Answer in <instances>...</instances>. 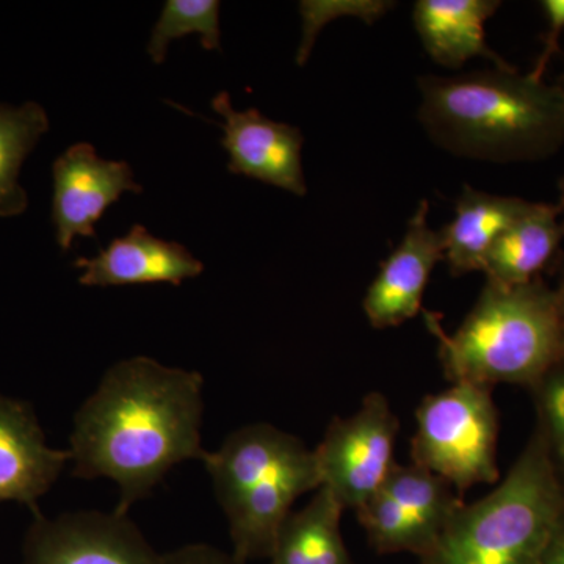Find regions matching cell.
Returning <instances> with one entry per match:
<instances>
[{
  "label": "cell",
  "instance_id": "1",
  "mask_svg": "<svg viewBox=\"0 0 564 564\" xmlns=\"http://www.w3.org/2000/svg\"><path fill=\"white\" fill-rule=\"evenodd\" d=\"M203 415L202 373L148 356L121 359L74 414L68 448L73 474L117 484L115 511L128 514L177 464L202 462Z\"/></svg>",
  "mask_w": 564,
  "mask_h": 564
},
{
  "label": "cell",
  "instance_id": "2",
  "mask_svg": "<svg viewBox=\"0 0 564 564\" xmlns=\"http://www.w3.org/2000/svg\"><path fill=\"white\" fill-rule=\"evenodd\" d=\"M419 120L456 158L511 163L543 161L564 144V90L518 69L423 76Z\"/></svg>",
  "mask_w": 564,
  "mask_h": 564
},
{
  "label": "cell",
  "instance_id": "3",
  "mask_svg": "<svg viewBox=\"0 0 564 564\" xmlns=\"http://www.w3.org/2000/svg\"><path fill=\"white\" fill-rule=\"evenodd\" d=\"M452 384H521L532 388L564 358L555 289L541 278L514 288L486 282L477 303L454 334L426 314Z\"/></svg>",
  "mask_w": 564,
  "mask_h": 564
},
{
  "label": "cell",
  "instance_id": "4",
  "mask_svg": "<svg viewBox=\"0 0 564 564\" xmlns=\"http://www.w3.org/2000/svg\"><path fill=\"white\" fill-rule=\"evenodd\" d=\"M202 463L242 564L269 560L293 503L322 486L314 448L270 423L240 426Z\"/></svg>",
  "mask_w": 564,
  "mask_h": 564
},
{
  "label": "cell",
  "instance_id": "5",
  "mask_svg": "<svg viewBox=\"0 0 564 564\" xmlns=\"http://www.w3.org/2000/svg\"><path fill=\"white\" fill-rule=\"evenodd\" d=\"M564 511V481L534 429L502 484L464 503L421 564H538Z\"/></svg>",
  "mask_w": 564,
  "mask_h": 564
},
{
  "label": "cell",
  "instance_id": "6",
  "mask_svg": "<svg viewBox=\"0 0 564 564\" xmlns=\"http://www.w3.org/2000/svg\"><path fill=\"white\" fill-rule=\"evenodd\" d=\"M499 413L492 388L455 383L423 397L415 411L411 459L463 496L475 485L499 480Z\"/></svg>",
  "mask_w": 564,
  "mask_h": 564
},
{
  "label": "cell",
  "instance_id": "7",
  "mask_svg": "<svg viewBox=\"0 0 564 564\" xmlns=\"http://www.w3.org/2000/svg\"><path fill=\"white\" fill-rule=\"evenodd\" d=\"M400 423L388 397L367 393L350 417H336L314 448L322 486L332 491L344 510H359L380 491L395 466Z\"/></svg>",
  "mask_w": 564,
  "mask_h": 564
},
{
  "label": "cell",
  "instance_id": "8",
  "mask_svg": "<svg viewBox=\"0 0 564 564\" xmlns=\"http://www.w3.org/2000/svg\"><path fill=\"white\" fill-rule=\"evenodd\" d=\"M24 564H163L129 514L74 511L35 514L24 541Z\"/></svg>",
  "mask_w": 564,
  "mask_h": 564
},
{
  "label": "cell",
  "instance_id": "9",
  "mask_svg": "<svg viewBox=\"0 0 564 564\" xmlns=\"http://www.w3.org/2000/svg\"><path fill=\"white\" fill-rule=\"evenodd\" d=\"M51 220L58 247L69 251L76 237H96V223L126 192L141 193L128 162L106 161L90 143H77L52 165Z\"/></svg>",
  "mask_w": 564,
  "mask_h": 564
},
{
  "label": "cell",
  "instance_id": "10",
  "mask_svg": "<svg viewBox=\"0 0 564 564\" xmlns=\"http://www.w3.org/2000/svg\"><path fill=\"white\" fill-rule=\"evenodd\" d=\"M212 109L223 118L221 144L229 154V172L306 195L304 137L299 128L269 120L256 109L237 111L226 91L215 96Z\"/></svg>",
  "mask_w": 564,
  "mask_h": 564
},
{
  "label": "cell",
  "instance_id": "11",
  "mask_svg": "<svg viewBox=\"0 0 564 564\" xmlns=\"http://www.w3.org/2000/svg\"><path fill=\"white\" fill-rule=\"evenodd\" d=\"M429 214L430 204L423 199L408 223L402 242L381 263L367 289L362 310L373 328H395L422 311L430 276L445 254L443 232L430 228Z\"/></svg>",
  "mask_w": 564,
  "mask_h": 564
},
{
  "label": "cell",
  "instance_id": "12",
  "mask_svg": "<svg viewBox=\"0 0 564 564\" xmlns=\"http://www.w3.org/2000/svg\"><path fill=\"white\" fill-rule=\"evenodd\" d=\"M69 462L68 451L46 443L28 403L0 395V505L22 503L40 514L41 497L57 484Z\"/></svg>",
  "mask_w": 564,
  "mask_h": 564
},
{
  "label": "cell",
  "instance_id": "13",
  "mask_svg": "<svg viewBox=\"0 0 564 564\" xmlns=\"http://www.w3.org/2000/svg\"><path fill=\"white\" fill-rule=\"evenodd\" d=\"M82 270L79 282L87 288L115 285H181L204 272L202 261L181 243L152 236L141 225H133L128 236L110 242L95 258L74 262Z\"/></svg>",
  "mask_w": 564,
  "mask_h": 564
},
{
  "label": "cell",
  "instance_id": "14",
  "mask_svg": "<svg viewBox=\"0 0 564 564\" xmlns=\"http://www.w3.org/2000/svg\"><path fill=\"white\" fill-rule=\"evenodd\" d=\"M499 0H419L413 22L423 50L437 65L458 69L470 58L491 61L494 68L513 69L488 46L486 21L491 20Z\"/></svg>",
  "mask_w": 564,
  "mask_h": 564
},
{
  "label": "cell",
  "instance_id": "15",
  "mask_svg": "<svg viewBox=\"0 0 564 564\" xmlns=\"http://www.w3.org/2000/svg\"><path fill=\"white\" fill-rule=\"evenodd\" d=\"M563 212L558 204L530 203L489 251L486 282L514 288L541 278L563 242Z\"/></svg>",
  "mask_w": 564,
  "mask_h": 564
},
{
  "label": "cell",
  "instance_id": "16",
  "mask_svg": "<svg viewBox=\"0 0 564 564\" xmlns=\"http://www.w3.org/2000/svg\"><path fill=\"white\" fill-rule=\"evenodd\" d=\"M530 206L525 199L491 195L464 185L456 199L455 218L444 229L445 254L454 276L484 272L494 243Z\"/></svg>",
  "mask_w": 564,
  "mask_h": 564
},
{
  "label": "cell",
  "instance_id": "17",
  "mask_svg": "<svg viewBox=\"0 0 564 564\" xmlns=\"http://www.w3.org/2000/svg\"><path fill=\"white\" fill-rule=\"evenodd\" d=\"M344 507L321 486L302 510L282 524L269 564H352L340 521Z\"/></svg>",
  "mask_w": 564,
  "mask_h": 564
},
{
  "label": "cell",
  "instance_id": "18",
  "mask_svg": "<svg viewBox=\"0 0 564 564\" xmlns=\"http://www.w3.org/2000/svg\"><path fill=\"white\" fill-rule=\"evenodd\" d=\"M380 489L413 519L432 551L445 527L464 505L454 486L414 463H395Z\"/></svg>",
  "mask_w": 564,
  "mask_h": 564
},
{
  "label": "cell",
  "instance_id": "19",
  "mask_svg": "<svg viewBox=\"0 0 564 564\" xmlns=\"http://www.w3.org/2000/svg\"><path fill=\"white\" fill-rule=\"evenodd\" d=\"M47 131L50 118L40 104L0 106V217H18L28 210V192L20 184L21 166Z\"/></svg>",
  "mask_w": 564,
  "mask_h": 564
},
{
  "label": "cell",
  "instance_id": "20",
  "mask_svg": "<svg viewBox=\"0 0 564 564\" xmlns=\"http://www.w3.org/2000/svg\"><path fill=\"white\" fill-rule=\"evenodd\" d=\"M202 36L206 51H221L220 2L218 0H169L152 29L148 54L155 65L165 62L173 40Z\"/></svg>",
  "mask_w": 564,
  "mask_h": 564
},
{
  "label": "cell",
  "instance_id": "21",
  "mask_svg": "<svg viewBox=\"0 0 564 564\" xmlns=\"http://www.w3.org/2000/svg\"><path fill=\"white\" fill-rule=\"evenodd\" d=\"M356 514L378 554L408 552L422 560L432 552L413 519L383 489L373 494Z\"/></svg>",
  "mask_w": 564,
  "mask_h": 564
},
{
  "label": "cell",
  "instance_id": "22",
  "mask_svg": "<svg viewBox=\"0 0 564 564\" xmlns=\"http://www.w3.org/2000/svg\"><path fill=\"white\" fill-rule=\"evenodd\" d=\"M536 408V429L543 433L564 481V358L530 388Z\"/></svg>",
  "mask_w": 564,
  "mask_h": 564
},
{
  "label": "cell",
  "instance_id": "23",
  "mask_svg": "<svg viewBox=\"0 0 564 564\" xmlns=\"http://www.w3.org/2000/svg\"><path fill=\"white\" fill-rule=\"evenodd\" d=\"M395 3L380 2V0H345V2H302L300 3V13L303 17V40L296 54V63L303 66L310 58L311 51H313L315 36L325 28L326 22L336 17H356L359 20L369 22L377 21L378 18L388 13L389 9Z\"/></svg>",
  "mask_w": 564,
  "mask_h": 564
},
{
  "label": "cell",
  "instance_id": "24",
  "mask_svg": "<svg viewBox=\"0 0 564 564\" xmlns=\"http://www.w3.org/2000/svg\"><path fill=\"white\" fill-rule=\"evenodd\" d=\"M547 17V33L544 36V47L538 55L532 73L533 79L544 80L545 70L556 52L560 51V36L564 31V0H543L541 2Z\"/></svg>",
  "mask_w": 564,
  "mask_h": 564
},
{
  "label": "cell",
  "instance_id": "25",
  "mask_svg": "<svg viewBox=\"0 0 564 564\" xmlns=\"http://www.w3.org/2000/svg\"><path fill=\"white\" fill-rule=\"evenodd\" d=\"M163 564H242L232 554L207 544L182 545L163 554Z\"/></svg>",
  "mask_w": 564,
  "mask_h": 564
},
{
  "label": "cell",
  "instance_id": "26",
  "mask_svg": "<svg viewBox=\"0 0 564 564\" xmlns=\"http://www.w3.org/2000/svg\"><path fill=\"white\" fill-rule=\"evenodd\" d=\"M538 564H564V511Z\"/></svg>",
  "mask_w": 564,
  "mask_h": 564
},
{
  "label": "cell",
  "instance_id": "27",
  "mask_svg": "<svg viewBox=\"0 0 564 564\" xmlns=\"http://www.w3.org/2000/svg\"><path fill=\"white\" fill-rule=\"evenodd\" d=\"M556 300H558L560 321H562L563 336H564V276L560 282L558 288L555 289Z\"/></svg>",
  "mask_w": 564,
  "mask_h": 564
},
{
  "label": "cell",
  "instance_id": "28",
  "mask_svg": "<svg viewBox=\"0 0 564 564\" xmlns=\"http://www.w3.org/2000/svg\"><path fill=\"white\" fill-rule=\"evenodd\" d=\"M558 195H560L558 206L562 207V209L564 210V176L558 182Z\"/></svg>",
  "mask_w": 564,
  "mask_h": 564
},
{
  "label": "cell",
  "instance_id": "29",
  "mask_svg": "<svg viewBox=\"0 0 564 564\" xmlns=\"http://www.w3.org/2000/svg\"><path fill=\"white\" fill-rule=\"evenodd\" d=\"M556 84H558L560 87H562L564 90V73L562 74V76H560V79H558V82H556Z\"/></svg>",
  "mask_w": 564,
  "mask_h": 564
}]
</instances>
